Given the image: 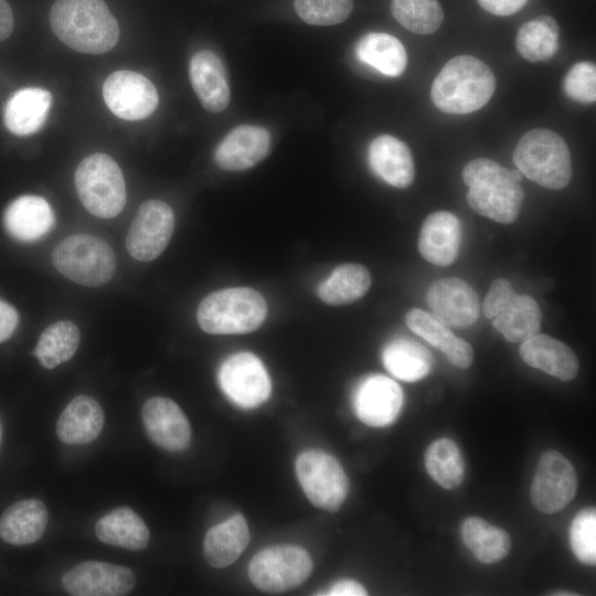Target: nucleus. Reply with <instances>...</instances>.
<instances>
[{
	"mask_svg": "<svg viewBox=\"0 0 596 596\" xmlns=\"http://www.w3.org/2000/svg\"><path fill=\"white\" fill-rule=\"evenodd\" d=\"M52 95L41 87H24L14 92L3 108V123L17 136L39 131L46 121Z\"/></svg>",
	"mask_w": 596,
	"mask_h": 596,
	"instance_id": "a878e982",
	"label": "nucleus"
},
{
	"mask_svg": "<svg viewBox=\"0 0 596 596\" xmlns=\"http://www.w3.org/2000/svg\"><path fill=\"white\" fill-rule=\"evenodd\" d=\"M576 489L577 475L571 461L560 451H544L530 487L533 507L545 514L560 512L574 499Z\"/></svg>",
	"mask_w": 596,
	"mask_h": 596,
	"instance_id": "9b49d317",
	"label": "nucleus"
},
{
	"mask_svg": "<svg viewBox=\"0 0 596 596\" xmlns=\"http://www.w3.org/2000/svg\"><path fill=\"white\" fill-rule=\"evenodd\" d=\"M391 12L401 25L417 34L434 33L444 18L437 0H392Z\"/></svg>",
	"mask_w": 596,
	"mask_h": 596,
	"instance_id": "4c0bfd02",
	"label": "nucleus"
},
{
	"mask_svg": "<svg viewBox=\"0 0 596 596\" xmlns=\"http://www.w3.org/2000/svg\"><path fill=\"white\" fill-rule=\"evenodd\" d=\"M267 316V302L255 289L232 287L209 294L200 302L196 319L211 334H241L256 330Z\"/></svg>",
	"mask_w": 596,
	"mask_h": 596,
	"instance_id": "20e7f679",
	"label": "nucleus"
},
{
	"mask_svg": "<svg viewBox=\"0 0 596 596\" xmlns=\"http://www.w3.org/2000/svg\"><path fill=\"white\" fill-rule=\"evenodd\" d=\"M570 544L575 557L586 564H596V510L588 507L581 510L570 526Z\"/></svg>",
	"mask_w": 596,
	"mask_h": 596,
	"instance_id": "58836bf2",
	"label": "nucleus"
},
{
	"mask_svg": "<svg viewBox=\"0 0 596 596\" xmlns=\"http://www.w3.org/2000/svg\"><path fill=\"white\" fill-rule=\"evenodd\" d=\"M519 353L530 366L541 370L561 381H572L579 370L574 351L564 342L538 333L521 342Z\"/></svg>",
	"mask_w": 596,
	"mask_h": 596,
	"instance_id": "5701e85b",
	"label": "nucleus"
},
{
	"mask_svg": "<svg viewBox=\"0 0 596 596\" xmlns=\"http://www.w3.org/2000/svg\"><path fill=\"white\" fill-rule=\"evenodd\" d=\"M312 560L298 545H274L257 552L249 562L248 576L258 589L285 592L300 586L311 574Z\"/></svg>",
	"mask_w": 596,
	"mask_h": 596,
	"instance_id": "1a4fd4ad",
	"label": "nucleus"
},
{
	"mask_svg": "<svg viewBox=\"0 0 596 596\" xmlns=\"http://www.w3.org/2000/svg\"><path fill=\"white\" fill-rule=\"evenodd\" d=\"M104 421V411L95 398L77 395L66 405L57 419V437L68 445L88 444L98 437Z\"/></svg>",
	"mask_w": 596,
	"mask_h": 596,
	"instance_id": "bb28decb",
	"label": "nucleus"
},
{
	"mask_svg": "<svg viewBox=\"0 0 596 596\" xmlns=\"http://www.w3.org/2000/svg\"><path fill=\"white\" fill-rule=\"evenodd\" d=\"M426 302L430 313L449 328L467 329L480 315L478 294L458 277L434 281L426 292Z\"/></svg>",
	"mask_w": 596,
	"mask_h": 596,
	"instance_id": "dca6fc26",
	"label": "nucleus"
},
{
	"mask_svg": "<svg viewBox=\"0 0 596 596\" xmlns=\"http://www.w3.org/2000/svg\"><path fill=\"white\" fill-rule=\"evenodd\" d=\"M148 437L160 448L178 453L191 441V426L180 406L168 397L153 396L141 409Z\"/></svg>",
	"mask_w": 596,
	"mask_h": 596,
	"instance_id": "a211bd4d",
	"label": "nucleus"
},
{
	"mask_svg": "<svg viewBox=\"0 0 596 596\" xmlns=\"http://www.w3.org/2000/svg\"><path fill=\"white\" fill-rule=\"evenodd\" d=\"M368 158L373 172L386 183L401 189L412 184L414 161L409 148L402 140L391 135L374 138Z\"/></svg>",
	"mask_w": 596,
	"mask_h": 596,
	"instance_id": "393cba45",
	"label": "nucleus"
},
{
	"mask_svg": "<svg viewBox=\"0 0 596 596\" xmlns=\"http://www.w3.org/2000/svg\"><path fill=\"white\" fill-rule=\"evenodd\" d=\"M103 98L109 110L124 120H140L150 116L159 103L155 85L143 75L120 70L107 76Z\"/></svg>",
	"mask_w": 596,
	"mask_h": 596,
	"instance_id": "4468645a",
	"label": "nucleus"
},
{
	"mask_svg": "<svg viewBox=\"0 0 596 596\" xmlns=\"http://www.w3.org/2000/svg\"><path fill=\"white\" fill-rule=\"evenodd\" d=\"M326 595L330 596H364L366 589L356 581L342 579L333 584Z\"/></svg>",
	"mask_w": 596,
	"mask_h": 596,
	"instance_id": "c03bdc74",
	"label": "nucleus"
},
{
	"mask_svg": "<svg viewBox=\"0 0 596 596\" xmlns=\"http://www.w3.org/2000/svg\"><path fill=\"white\" fill-rule=\"evenodd\" d=\"M461 225L458 217L447 211L429 214L421 227L418 251L430 264L448 266L458 256Z\"/></svg>",
	"mask_w": 596,
	"mask_h": 596,
	"instance_id": "412c9836",
	"label": "nucleus"
},
{
	"mask_svg": "<svg viewBox=\"0 0 596 596\" xmlns=\"http://www.w3.org/2000/svg\"><path fill=\"white\" fill-rule=\"evenodd\" d=\"M405 322L414 333L441 351L454 366L468 369L472 364V347L462 338L456 337L450 328L433 313L413 308L406 313Z\"/></svg>",
	"mask_w": 596,
	"mask_h": 596,
	"instance_id": "b1692460",
	"label": "nucleus"
},
{
	"mask_svg": "<svg viewBox=\"0 0 596 596\" xmlns=\"http://www.w3.org/2000/svg\"><path fill=\"white\" fill-rule=\"evenodd\" d=\"M564 91L567 96L579 103L592 104L596 100V66L584 61L574 64L564 77Z\"/></svg>",
	"mask_w": 596,
	"mask_h": 596,
	"instance_id": "a19ab883",
	"label": "nucleus"
},
{
	"mask_svg": "<svg viewBox=\"0 0 596 596\" xmlns=\"http://www.w3.org/2000/svg\"><path fill=\"white\" fill-rule=\"evenodd\" d=\"M382 362L393 376L402 381L415 382L430 372L434 358L417 341L409 338H396L385 344Z\"/></svg>",
	"mask_w": 596,
	"mask_h": 596,
	"instance_id": "2f4dec72",
	"label": "nucleus"
},
{
	"mask_svg": "<svg viewBox=\"0 0 596 596\" xmlns=\"http://www.w3.org/2000/svg\"><path fill=\"white\" fill-rule=\"evenodd\" d=\"M219 384L235 405L254 408L270 395L272 384L263 362L251 352L226 358L219 369Z\"/></svg>",
	"mask_w": 596,
	"mask_h": 596,
	"instance_id": "f8f14e48",
	"label": "nucleus"
},
{
	"mask_svg": "<svg viewBox=\"0 0 596 596\" xmlns=\"http://www.w3.org/2000/svg\"><path fill=\"white\" fill-rule=\"evenodd\" d=\"M174 230V214L163 201H145L129 227L126 248L140 262L157 258L167 247Z\"/></svg>",
	"mask_w": 596,
	"mask_h": 596,
	"instance_id": "ddd939ff",
	"label": "nucleus"
},
{
	"mask_svg": "<svg viewBox=\"0 0 596 596\" xmlns=\"http://www.w3.org/2000/svg\"><path fill=\"white\" fill-rule=\"evenodd\" d=\"M553 595H557V596H567V595H576L575 593H572V592H567V590H556L555 593H553Z\"/></svg>",
	"mask_w": 596,
	"mask_h": 596,
	"instance_id": "de8ad7c7",
	"label": "nucleus"
},
{
	"mask_svg": "<svg viewBox=\"0 0 596 596\" xmlns=\"http://www.w3.org/2000/svg\"><path fill=\"white\" fill-rule=\"evenodd\" d=\"M56 269L66 278L86 287L108 283L116 272V256L110 245L89 234L71 235L52 253Z\"/></svg>",
	"mask_w": 596,
	"mask_h": 596,
	"instance_id": "0eeeda50",
	"label": "nucleus"
},
{
	"mask_svg": "<svg viewBox=\"0 0 596 596\" xmlns=\"http://www.w3.org/2000/svg\"><path fill=\"white\" fill-rule=\"evenodd\" d=\"M19 322L15 308L0 299V342L8 340Z\"/></svg>",
	"mask_w": 596,
	"mask_h": 596,
	"instance_id": "79ce46f5",
	"label": "nucleus"
},
{
	"mask_svg": "<svg viewBox=\"0 0 596 596\" xmlns=\"http://www.w3.org/2000/svg\"><path fill=\"white\" fill-rule=\"evenodd\" d=\"M371 286V275L361 264L337 266L317 289L319 298L333 306L351 304L362 298Z\"/></svg>",
	"mask_w": 596,
	"mask_h": 596,
	"instance_id": "72a5a7b5",
	"label": "nucleus"
},
{
	"mask_svg": "<svg viewBox=\"0 0 596 596\" xmlns=\"http://www.w3.org/2000/svg\"><path fill=\"white\" fill-rule=\"evenodd\" d=\"M515 44L519 54L526 61H546L557 51L558 25L552 17L540 15L520 28Z\"/></svg>",
	"mask_w": 596,
	"mask_h": 596,
	"instance_id": "e433bc0d",
	"label": "nucleus"
},
{
	"mask_svg": "<svg viewBox=\"0 0 596 596\" xmlns=\"http://www.w3.org/2000/svg\"><path fill=\"white\" fill-rule=\"evenodd\" d=\"M488 12L496 15H510L521 10L528 0H477Z\"/></svg>",
	"mask_w": 596,
	"mask_h": 596,
	"instance_id": "37998d69",
	"label": "nucleus"
},
{
	"mask_svg": "<svg viewBox=\"0 0 596 596\" xmlns=\"http://www.w3.org/2000/svg\"><path fill=\"white\" fill-rule=\"evenodd\" d=\"M462 180L473 211L503 224L518 219L524 192L510 170L491 159L477 158L464 167Z\"/></svg>",
	"mask_w": 596,
	"mask_h": 596,
	"instance_id": "f03ea898",
	"label": "nucleus"
},
{
	"mask_svg": "<svg viewBox=\"0 0 596 596\" xmlns=\"http://www.w3.org/2000/svg\"><path fill=\"white\" fill-rule=\"evenodd\" d=\"M494 88V75L481 60L459 55L448 61L435 77L430 97L444 113L469 114L483 107Z\"/></svg>",
	"mask_w": 596,
	"mask_h": 596,
	"instance_id": "7ed1b4c3",
	"label": "nucleus"
},
{
	"mask_svg": "<svg viewBox=\"0 0 596 596\" xmlns=\"http://www.w3.org/2000/svg\"><path fill=\"white\" fill-rule=\"evenodd\" d=\"M13 26L12 10L7 0H0V42L11 34Z\"/></svg>",
	"mask_w": 596,
	"mask_h": 596,
	"instance_id": "a18cd8bd",
	"label": "nucleus"
},
{
	"mask_svg": "<svg viewBox=\"0 0 596 596\" xmlns=\"http://www.w3.org/2000/svg\"><path fill=\"white\" fill-rule=\"evenodd\" d=\"M62 585L73 596H123L134 589L136 576L126 566L86 561L68 570Z\"/></svg>",
	"mask_w": 596,
	"mask_h": 596,
	"instance_id": "2eb2a0df",
	"label": "nucleus"
},
{
	"mask_svg": "<svg viewBox=\"0 0 596 596\" xmlns=\"http://www.w3.org/2000/svg\"><path fill=\"white\" fill-rule=\"evenodd\" d=\"M486 318L509 342H523L540 333L542 315L529 295H519L505 278L492 281L482 304Z\"/></svg>",
	"mask_w": 596,
	"mask_h": 596,
	"instance_id": "6e6552de",
	"label": "nucleus"
},
{
	"mask_svg": "<svg viewBox=\"0 0 596 596\" xmlns=\"http://www.w3.org/2000/svg\"><path fill=\"white\" fill-rule=\"evenodd\" d=\"M424 464L430 478L447 490L458 488L465 479V459L453 439L441 437L432 441L426 448Z\"/></svg>",
	"mask_w": 596,
	"mask_h": 596,
	"instance_id": "f704fd0d",
	"label": "nucleus"
},
{
	"mask_svg": "<svg viewBox=\"0 0 596 596\" xmlns=\"http://www.w3.org/2000/svg\"><path fill=\"white\" fill-rule=\"evenodd\" d=\"M47 519V510L40 500L18 501L0 518V538L13 545L32 544L42 538Z\"/></svg>",
	"mask_w": 596,
	"mask_h": 596,
	"instance_id": "c85d7f7f",
	"label": "nucleus"
},
{
	"mask_svg": "<svg viewBox=\"0 0 596 596\" xmlns=\"http://www.w3.org/2000/svg\"><path fill=\"white\" fill-rule=\"evenodd\" d=\"M49 20L57 39L81 53H106L119 40L118 22L104 0H56Z\"/></svg>",
	"mask_w": 596,
	"mask_h": 596,
	"instance_id": "f257e3e1",
	"label": "nucleus"
},
{
	"mask_svg": "<svg viewBox=\"0 0 596 596\" xmlns=\"http://www.w3.org/2000/svg\"><path fill=\"white\" fill-rule=\"evenodd\" d=\"M404 402L401 386L383 374L362 379L352 394L353 409L365 425L384 427L398 416Z\"/></svg>",
	"mask_w": 596,
	"mask_h": 596,
	"instance_id": "f3484780",
	"label": "nucleus"
},
{
	"mask_svg": "<svg viewBox=\"0 0 596 596\" xmlns=\"http://www.w3.org/2000/svg\"><path fill=\"white\" fill-rule=\"evenodd\" d=\"M297 479L309 501L337 511L349 492V480L340 462L321 450H306L296 459Z\"/></svg>",
	"mask_w": 596,
	"mask_h": 596,
	"instance_id": "9d476101",
	"label": "nucleus"
},
{
	"mask_svg": "<svg viewBox=\"0 0 596 596\" xmlns=\"http://www.w3.org/2000/svg\"><path fill=\"white\" fill-rule=\"evenodd\" d=\"M358 58L386 76H400L406 67L407 54L395 36L371 32L362 36L355 46Z\"/></svg>",
	"mask_w": 596,
	"mask_h": 596,
	"instance_id": "473e14b6",
	"label": "nucleus"
},
{
	"mask_svg": "<svg viewBox=\"0 0 596 596\" xmlns=\"http://www.w3.org/2000/svg\"><path fill=\"white\" fill-rule=\"evenodd\" d=\"M189 78L206 110L220 113L228 106L231 93L226 70L213 51L201 50L191 57Z\"/></svg>",
	"mask_w": 596,
	"mask_h": 596,
	"instance_id": "aec40b11",
	"label": "nucleus"
},
{
	"mask_svg": "<svg viewBox=\"0 0 596 596\" xmlns=\"http://www.w3.org/2000/svg\"><path fill=\"white\" fill-rule=\"evenodd\" d=\"M511 173L517 181L520 182L522 180L523 174L518 169L512 170Z\"/></svg>",
	"mask_w": 596,
	"mask_h": 596,
	"instance_id": "49530a36",
	"label": "nucleus"
},
{
	"mask_svg": "<svg viewBox=\"0 0 596 596\" xmlns=\"http://www.w3.org/2000/svg\"><path fill=\"white\" fill-rule=\"evenodd\" d=\"M249 542V530L244 517L233 514L211 528L203 542V555L209 565L223 568L234 563Z\"/></svg>",
	"mask_w": 596,
	"mask_h": 596,
	"instance_id": "cd10ccee",
	"label": "nucleus"
},
{
	"mask_svg": "<svg viewBox=\"0 0 596 596\" xmlns=\"http://www.w3.org/2000/svg\"><path fill=\"white\" fill-rule=\"evenodd\" d=\"M295 10L311 25H334L343 22L353 8L352 0H295Z\"/></svg>",
	"mask_w": 596,
	"mask_h": 596,
	"instance_id": "ea45409f",
	"label": "nucleus"
},
{
	"mask_svg": "<svg viewBox=\"0 0 596 596\" xmlns=\"http://www.w3.org/2000/svg\"><path fill=\"white\" fill-rule=\"evenodd\" d=\"M1 437H2V427H1V423H0V444H1Z\"/></svg>",
	"mask_w": 596,
	"mask_h": 596,
	"instance_id": "09e8293b",
	"label": "nucleus"
},
{
	"mask_svg": "<svg viewBox=\"0 0 596 596\" xmlns=\"http://www.w3.org/2000/svg\"><path fill=\"white\" fill-rule=\"evenodd\" d=\"M55 224L50 203L39 195H22L13 200L3 213L7 233L20 242H34L46 235Z\"/></svg>",
	"mask_w": 596,
	"mask_h": 596,
	"instance_id": "4be33fe9",
	"label": "nucleus"
},
{
	"mask_svg": "<svg viewBox=\"0 0 596 596\" xmlns=\"http://www.w3.org/2000/svg\"><path fill=\"white\" fill-rule=\"evenodd\" d=\"M459 532L466 547L480 563H498L510 552L508 532L479 517L464 519Z\"/></svg>",
	"mask_w": 596,
	"mask_h": 596,
	"instance_id": "7c9ffc66",
	"label": "nucleus"
},
{
	"mask_svg": "<svg viewBox=\"0 0 596 596\" xmlns=\"http://www.w3.org/2000/svg\"><path fill=\"white\" fill-rule=\"evenodd\" d=\"M95 533L100 542L130 551L146 549L150 536L145 521L128 507L116 508L102 517Z\"/></svg>",
	"mask_w": 596,
	"mask_h": 596,
	"instance_id": "c756f323",
	"label": "nucleus"
},
{
	"mask_svg": "<svg viewBox=\"0 0 596 596\" xmlns=\"http://www.w3.org/2000/svg\"><path fill=\"white\" fill-rule=\"evenodd\" d=\"M81 340L77 326L68 320L54 322L41 333L33 354L46 369H54L68 361Z\"/></svg>",
	"mask_w": 596,
	"mask_h": 596,
	"instance_id": "c9c22d12",
	"label": "nucleus"
},
{
	"mask_svg": "<svg viewBox=\"0 0 596 596\" xmlns=\"http://www.w3.org/2000/svg\"><path fill=\"white\" fill-rule=\"evenodd\" d=\"M269 148L270 135L265 128L240 125L233 128L217 145L214 160L223 170H246L262 161L267 156Z\"/></svg>",
	"mask_w": 596,
	"mask_h": 596,
	"instance_id": "6ab92c4d",
	"label": "nucleus"
},
{
	"mask_svg": "<svg viewBox=\"0 0 596 596\" xmlns=\"http://www.w3.org/2000/svg\"><path fill=\"white\" fill-rule=\"evenodd\" d=\"M75 188L84 207L95 216L110 219L126 204V184L117 162L106 153L84 158L75 171Z\"/></svg>",
	"mask_w": 596,
	"mask_h": 596,
	"instance_id": "423d86ee",
	"label": "nucleus"
},
{
	"mask_svg": "<svg viewBox=\"0 0 596 596\" xmlns=\"http://www.w3.org/2000/svg\"><path fill=\"white\" fill-rule=\"evenodd\" d=\"M513 162L523 175L546 189H563L572 179L568 147L550 129L536 128L523 135L514 148Z\"/></svg>",
	"mask_w": 596,
	"mask_h": 596,
	"instance_id": "39448f33",
	"label": "nucleus"
}]
</instances>
